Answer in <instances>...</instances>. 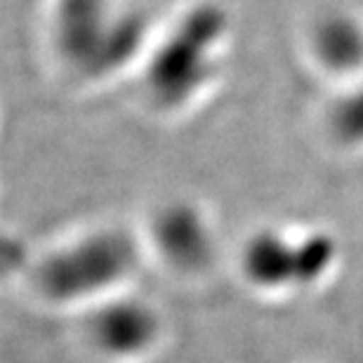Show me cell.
<instances>
[{
	"label": "cell",
	"instance_id": "obj_1",
	"mask_svg": "<svg viewBox=\"0 0 363 363\" xmlns=\"http://www.w3.org/2000/svg\"><path fill=\"white\" fill-rule=\"evenodd\" d=\"M340 128L350 137H363V94L354 97L340 111Z\"/></svg>",
	"mask_w": 363,
	"mask_h": 363
}]
</instances>
